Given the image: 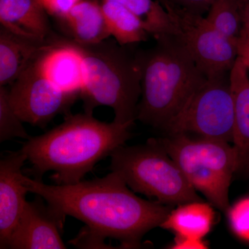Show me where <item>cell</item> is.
<instances>
[{"instance_id":"obj_1","label":"cell","mask_w":249,"mask_h":249,"mask_svg":"<svg viewBox=\"0 0 249 249\" xmlns=\"http://www.w3.org/2000/svg\"><path fill=\"white\" fill-rule=\"evenodd\" d=\"M24 181L29 193L85 223L90 231L104 239H115L128 248L140 247L143 236L160 227L173 209L136 196L112 171L104 178L71 184H46L25 175Z\"/></svg>"},{"instance_id":"obj_2","label":"cell","mask_w":249,"mask_h":249,"mask_svg":"<svg viewBox=\"0 0 249 249\" xmlns=\"http://www.w3.org/2000/svg\"><path fill=\"white\" fill-rule=\"evenodd\" d=\"M132 125L103 122L90 113L70 114L61 124L28 139L22 149L35 179L53 172L57 184H71L82 181L100 160L124 145L132 137Z\"/></svg>"},{"instance_id":"obj_3","label":"cell","mask_w":249,"mask_h":249,"mask_svg":"<svg viewBox=\"0 0 249 249\" xmlns=\"http://www.w3.org/2000/svg\"><path fill=\"white\" fill-rule=\"evenodd\" d=\"M49 39L71 47L82 59L84 83L80 98L85 112L93 114L95 108L107 106L114 111V121L134 124L142 96V52H132L127 45L108 39L85 44L53 34Z\"/></svg>"},{"instance_id":"obj_4","label":"cell","mask_w":249,"mask_h":249,"mask_svg":"<svg viewBox=\"0 0 249 249\" xmlns=\"http://www.w3.org/2000/svg\"><path fill=\"white\" fill-rule=\"evenodd\" d=\"M142 52V96L137 120L164 131L207 77L178 36L157 39Z\"/></svg>"},{"instance_id":"obj_5","label":"cell","mask_w":249,"mask_h":249,"mask_svg":"<svg viewBox=\"0 0 249 249\" xmlns=\"http://www.w3.org/2000/svg\"><path fill=\"white\" fill-rule=\"evenodd\" d=\"M178 165L191 186L214 208L227 213L238 156L230 142L179 134L155 139Z\"/></svg>"},{"instance_id":"obj_6","label":"cell","mask_w":249,"mask_h":249,"mask_svg":"<svg viewBox=\"0 0 249 249\" xmlns=\"http://www.w3.org/2000/svg\"><path fill=\"white\" fill-rule=\"evenodd\" d=\"M111 157V171L124 178L134 193L175 206L202 200L178 165L150 139L144 145L118 147Z\"/></svg>"},{"instance_id":"obj_7","label":"cell","mask_w":249,"mask_h":249,"mask_svg":"<svg viewBox=\"0 0 249 249\" xmlns=\"http://www.w3.org/2000/svg\"><path fill=\"white\" fill-rule=\"evenodd\" d=\"M233 119L229 73L206 78L163 132L232 142Z\"/></svg>"},{"instance_id":"obj_8","label":"cell","mask_w":249,"mask_h":249,"mask_svg":"<svg viewBox=\"0 0 249 249\" xmlns=\"http://www.w3.org/2000/svg\"><path fill=\"white\" fill-rule=\"evenodd\" d=\"M42 50L11 85L8 98L23 123L45 128L59 114H70L80 96L60 89L45 76L40 65Z\"/></svg>"},{"instance_id":"obj_9","label":"cell","mask_w":249,"mask_h":249,"mask_svg":"<svg viewBox=\"0 0 249 249\" xmlns=\"http://www.w3.org/2000/svg\"><path fill=\"white\" fill-rule=\"evenodd\" d=\"M182 41L198 68L207 77L230 73L239 57L236 40L215 29L201 15L174 9Z\"/></svg>"},{"instance_id":"obj_10","label":"cell","mask_w":249,"mask_h":249,"mask_svg":"<svg viewBox=\"0 0 249 249\" xmlns=\"http://www.w3.org/2000/svg\"><path fill=\"white\" fill-rule=\"evenodd\" d=\"M67 215L36 195L27 201L9 241V249H65L62 239Z\"/></svg>"},{"instance_id":"obj_11","label":"cell","mask_w":249,"mask_h":249,"mask_svg":"<svg viewBox=\"0 0 249 249\" xmlns=\"http://www.w3.org/2000/svg\"><path fill=\"white\" fill-rule=\"evenodd\" d=\"M27 160L22 148L9 152L0 160V249H9V241L26 202L29 189L22 167Z\"/></svg>"},{"instance_id":"obj_12","label":"cell","mask_w":249,"mask_h":249,"mask_svg":"<svg viewBox=\"0 0 249 249\" xmlns=\"http://www.w3.org/2000/svg\"><path fill=\"white\" fill-rule=\"evenodd\" d=\"M40 53V65L53 85L66 92L80 96L84 83V67L79 54L68 46L53 42Z\"/></svg>"},{"instance_id":"obj_13","label":"cell","mask_w":249,"mask_h":249,"mask_svg":"<svg viewBox=\"0 0 249 249\" xmlns=\"http://www.w3.org/2000/svg\"><path fill=\"white\" fill-rule=\"evenodd\" d=\"M39 0H0V22L16 35L45 42L53 34Z\"/></svg>"},{"instance_id":"obj_14","label":"cell","mask_w":249,"mask_h":249,"mask_svg":"<svg viewBox=\"0 0 249 249\" xmlns=\"http://www.w3.org/2000/svg\"><path fill=\"white\" fill-rule=\"evenodd\" d=\"M249 70L238 57L230 71L233 101L232 144L238 156L240 170L249 169Z\"/></svg>"},{"instance_id":"obj_15","label":"cell","mask_w":249,"mask_h":249,"mask_svg":"<svg viewBox=\"0 0 249 249\" xmlns=\"http://www.w3.org/2000/svg\"><path fill=\"white\" fill-rule=\"evenodd\" d=\"M48 40L40 42L16 35L0 28V86L11 85L20 76Z\"/></svg>"},{"instance_id":"obj_16","label":"cell","mask_w":249,"mask_h":249,"mask_svg":"<svg viewBox=\"0 0 249 249\" xmlns=\"http://www.w3.org/2000/svg\"><path fill=\"white\" fill-rule=\"evenodd\" d=\"M59 20L70 38L81 43H98L111 36L102 6L97 0H81Z\"/></svg>"},{"instance_id":"obj_17","label":"cell","mask_w":249,"mask_h":249,"mask_svg":"<svg viewBox=\"0 0 249 249\" xmlns=\"http://www.w3.org/2000/svg\"><path fill=\"white\" fill-rule=\"evenodd\" d=\"M213 208L203 200L178 205L171 210L160 227L173 232L177 237L204 240L214 225L216 214Z\"/></svg>"},{"instance_id":"obj_18","label":"cell","mask_w":249,"mask_h":249,"mask_svg":"<svg viewBox=\"0 0 249 249\" xmlns=\"http://www.w3.org/2000/svg\"><path fill=\"white\" fill-rule=\"evenodd\" d=\"M122 5L142 21L149 35L155 40L178 36V22L159 0H107Z\"/></svg>"},{"instance_id":"obj_19","label":"cell","mask_w":249,"mask_h":249,"mask_svg":"<svg viewBox=\"0 0 249 249\" xmlns=\"http://www.w3.org/2000/svg\"><path fill=\"white\" fill-rule=\"evenodd\" d=\"M103 14L111 36L121 45L146 41L148 33L141 19L127 8L113 1L103 0Z\"/></svg>"},{"instance_id":"obj_20","label":"cell","mask_w":249,"mask_h":249,"mask_svg":"<svg viewBox=\"0 0 249 249\" xmlns=\"http://www.w3.org/2000/svg\"><path fill=\"white\" fill-rule=\"evenodd\" d=\"M242 0H214L206 20L222 34L237 40L242 31Z\"/></svg>"},{"instance_id":"obj_21","label":"cell","mask_w":249,"mask_h":249,"mask_svg":"<svg viewBox=\"0 0 249 249\" xmlns=\"http://www.w3.org/2000/svg\"><path fill=\"white\" fill-rule=\"evenodd\" d=\"M6 87L0 86V142L16 138H31L23 126V122L10 105Z\"/></svg>"},{"instance_id":"obj_22","label":"cell","mask_w":249,"mask_h":249,"mask_svg":"<svg viewBox=\"0 0 249 249\" xmlns=\"http://www.w3.org/2000/svg\"><path fill=\"white\" fill-rule=\"evenodd\" d=\"M226 213L232 232L249 243V196L236 201Z\"/></svg>"},{"instance_id":"obj_23","label":"cell","mask_w":249,"mask_h":249,"mask_svg":"<svg viewBox=\"0 0 249 249\" xmlns=\"http://www.w3.org/2000/svg\"><path fill=\"white\" fill-rule=\"evenodd\" d=\"M165 9H180L203 16L207 13L214 0H159Z\"/></svg>"},{"instance_id":"obj_24","label":"cell","mask_w":249,"mask_h":249,"mask_svg":"<svg viewBox=\"0 0 249 249\" xmlns=\"http://www.w3.org/2000/svg\"><path fill=\"white\" fill-rule=\"evenodd\" d=\"M48 14L58 19L65 17L69 11L81 0H39Z\"/></svg>"},{"instance_id":"obj_25","label":"cell","mask_w":249,"mask_h":249,"mask_svg":"<svg viewBox=\"0 0 249 249\" xmlns=\"http://www.w3.org/2000/svg\"><path fill=\"white\" fill-rule=\"evenodd\" d=\"M208 245L204 240H193V239L175 237V242L171 249H207Z\"/></svg>"},{"instance_id":"obj_26","label":"cell","mask_w":249,"mask_h":249,"mask_svg":"<svg viewBox=\"0 0 249 249\" xmlns=\"http://www.w3.org/2000/svg\"><path fill=\"white\" fill-rule=\"evenodd\" d=\"M242 31L240 36L249 40V0H242Z\"/></svg>"},{"instance_id":"obj_27","label":"cell","mask_w":249,"mask_h":249,"mask_svg":"<svg viewBox=\"0 0 249 249\" xmlns=\"http://www.w3.org/2000/svg\"><path fill=\"white\" fill-rule=\"evenodd\" d=\"M236 42L238 49L239 57L244 60L249 70V40L240 36Z\"/></svg>"}]
</instances>
